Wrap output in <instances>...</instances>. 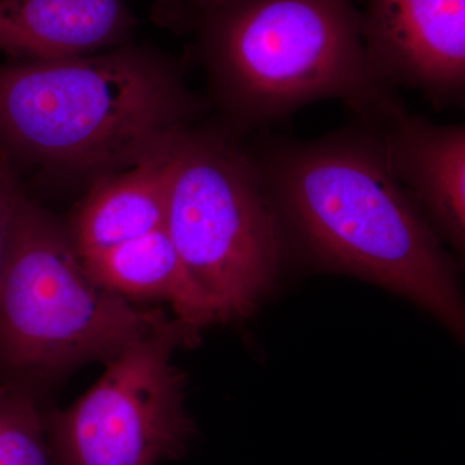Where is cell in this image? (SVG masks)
<instances>
[{
  "label": "cell",
  "instance_id": "1",
  "mask_svg": "<svg viewBox=\"0 0 465 465\" xmlns=\"http://www.w3.org/2000/svg\"><path fill=\"white\" fill-rule=\"evenodd\" d=\"M251 152L278 219L314 259L412 300L463 335L454 262L391 173L374 127Z\"/></svg>",
  "mask_w": 465,
  "mask_h": 465
},
{
  "label": "cell",
  "instance_id": "2",
  "mask_svg": "<svg viewBox=\"0 0 465 465\" xmlns=\"http://www.w3.org/2000/svg\"><path fill=\"white\" fill-rule=\"evenodd\" d=\"M164 18L193 34L211 103L240 136L321 100L366 125L405 110L369 65L353 0H183Z\"/></svg>",
  "mask_w": 465,
  "mask_h": 465
},
{
  "label": "cell",
  "instance_id": "3",
  "mask_svg": "<svg viewBox=\"0 0 465 465\" xmlns=\"http://www.w3.org/2000/svg\"><path fill=\"white\" fill-rule=\"evenodd\" d=\"M206 103L176 61L130 42L0 65V152L94 182L173 143Z\"/></svg>",
  "mask_w": 465,
  "mask_h": 465
},
{
  "label": "cell",
  "instance_id": "4",
  "mask_svg": "<svg viewBox=\"0 0 465 465\" xmlns=\"http://www.w3.org/2000/svg\"><path fill=\"white\" fill-rule=\"evenodd\" d=\"M92 281L67 226L24 195L0 277V381L41 397L167 320Z\"/></svg>",
  "mask_w": 465,
  "mask_h": 465
},
{
  "label": "cell",
  "instance_id": "5",
  "mask_svg": "<svg viewBox=\"0 0 465 465\" xmlns=\"http://www.w3.org/2000/svg\"><path fill=\"white\" fill-rule=\"evenodd\" d=\"M164 229L217 322L249 318L282 262L284 235L252 152L231 128L192 125L177 143Z\"/></svg>",
  "mask_w": 465,
  "mask_h": 465
},
{
  "label": "cell",
  "instance_id": "6",
  "mask_svg": "<svg viewBox=\"0 0 465 465\" xmlns=\"http://www.w3.org/2000/svg\"><path fill=\"white\" fill-rule=\"evenodd\" d=\"M200 331L173 318L105 363L99 381L64 410L43 412L54 465H161L188 451L197 430L186 374L173 362Z\"/></svg>",
  "mask_w": 465,
  "mask_h": 465
},
{
  "label": "cell",
  "instance_id": "7",
  "mask_svg": "<svg viewBox=\"0 0 465 465\" xmlns=\"http://www.w3.org/2000/svg\"><path fill=\"white\" fill-rule=\"evenodd\" d=\"M367 61L382 84L421 92L437 108L465 94V0H367Z\"/></svg>",
  "mask_w": 465,
  "mask_h": 465
},
{
  "label": "cell",
  "instance_id": "8",
  "mask_svg": "<svg viewBox=\"0 0 465 465\" xmlns=\"http://www.w3.org/2000/svg\"><path fill=\"white\" fill-rule=\"evenodd\" d=\"M374 128L410 200L439 237L463 250L465 125L436 124L403 110Z\"/></svg>",
  "mask_w": 465,
  "mask_h": 465
},
{
  "label": "cell",
  "instance_id": "9",
  "mask_svg": "<svg viewBox=\"0 0 465 465\" xmlns=\"http://www.w3.org/2000/svg\"><path fill=\"white\" fill-rule=\"evenodd\" d=\"M134 27L124 0H0V51L24 61L112 50Z\"/></svg>",
  "mask_w": 465,
  "mask_h": 465
},
{
  "label": "cell",
  "instance_id": "10",
  "mask_svg": "<svg viewBox=\"0 0 465 465\" xmlns=\"http://www.w3.org/2000/svg\"><path fill=\"white\" fill-rule=\"evenodd\" d=\"M183 134L139 163L92 182L67 226L81 258L163 228L174 154Z\"/></svg>",
  "mask_w": 465,
  "mask_h": 465
},
{
  "label": "cell",
  "instance_id": "11",
  "mask_svg": "<svg viewBox=\"0 0 465 465\" xmlns=\"http://www.w3.org/2000/svg\"><path fill=\"white\" fill-rule=\"evenodd\" d=\"M81 259L92 281L109 292L133 302H166L174 318L198 331L217 322L213 302L183 264L164 226Z\"/></svg>",
  "mask_w": 465,
  "mask_h": 465
},
{
  "label": "cell",
  "instance_id": "12",
  "mask_svg": "<svg viewBox=\"0 0 465 465\" xmlns=\"http://www.w3.org/2000/svg\"><path fill=\"white\" fill-rule=\"evenodd\" d=\"M41 397L0 381V465H54Z\"/></svg>",
  "mask_w": 465,
  "mask_h": 465
},
{
  "label": "cell",
  "instance_id": "13",
  "mask_svg": "<svg viewBox=\"0 0 465 465\" xmlns=\"http://www.w3.org/2000/svg\"><path fill=\"white\" fill-rule=\"evenodd\" d=\"M25 192L21 186L14 162L0 152V277L7 260L18 207Z\"/></svg>",
  "mask_w": 465,
  "mask_h": 465
}]
</instances>
